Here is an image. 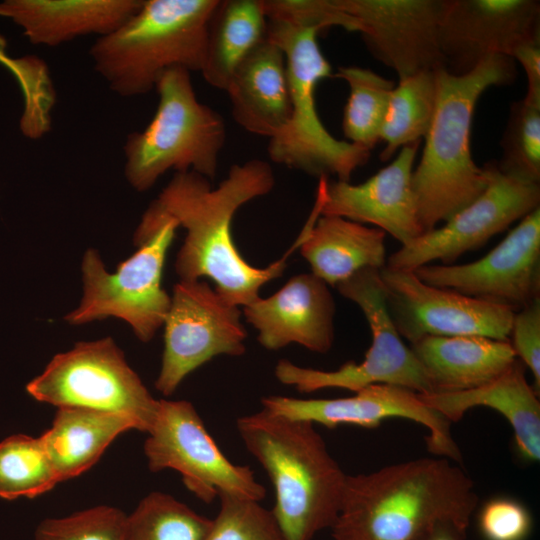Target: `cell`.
Segmentation results:
<instances>
[{
	"mask_svg": "<svg viewBox=\"0 0 540 540\" xmlns=\"http://www.w3.org/2000/svg\"><path fill=\"white\" fill-rule=\"evenodd\" d=\"M275 185L271 164L251 159L234 164L227 176L212 188L206 177L176 172L144 211L133 234L135 246L148 242L168 222L186 230L175 271L180 281L209 278L227 301L246 306L258 299L260 289L279 278L299 241L275 262L257 268L241 255L232 236L235 213L247 202L267 195Z\"/></svg>",
	"mask_w": 540,
	"mask_h": 540,
	"instance_id": "obj_1",
	"label": "cell"
},
{
	"mask_svg": "<svg viewBox=\"0 0 540 540\" xmlns=\"http://www.w3.org/2000/svg\"><path fill=\"white\" fill-rule=\"evenodd\" d=\"M474 483L450 459L420 458L347 475L334 540H421L436 524L467 531Z\"/></svg>",
	"mask_w": 540,
	"mask_h": 540,
	"instance_id": "obj_2",
	"label": "cell"
},
{
	"mask_svg": "<svg viewBox=\"0 0 540 540\" xmlns=\"http://www.w3.org/2000/svg\"><path fill=\"white\" fill-rule=\"evenodd\" d=\"M516 74L515 61L499 54L484 58L465 74H452L445 67L435 70V113L412 173L424 232L448 221L487 187L488 170L475 163L470 148L475 106L486 89L510 84Z\"/></svg>",
	"mask_w": 540,
	"mask_h": 540,
	"instance_id": "obj_3",
	"label": "cell"
},
{
	"mask_svg": "<svg viewBox=\"0 0 540 540\" xmlns=\"http://www.w3.org/2000/svg\"><path fill=\"white\" fill-rule=\"evenodd\" d=\"M236 427L275 491L274 517L287 540H312L335 523L347 475L313 423L261 411Z\"/></svg>",
	"mask_w": 540,
	"mask_h": 540,
	"instance_id": "obj_4",
	"label": "cell"
},
{
	"mask_svg": "<svg viewBox=\"0 0 540 540\" xmlns=\"http://www.w3.org/2000/svg\"><path fill=\"white\" fill-rule=\"evenodd\" d=\"M219 0H144L141 8L89 49L94 69L122 97L155 89L173 67L200 72L209 19Z\"/></svg>",
	"mask_w": 540,
	"mask_h": 540,
	"instance_id": "obj_5",
	"label": "cell"
},
{
	"mask_svg": "<svg viewBox=\"0 0 540 540\" xmlns=\"http://www.w3.org/2000/svg\"><path fill=\"white\" fill-rule=\"evenodd\" d=\"M190 73L183 67L162 73L152 120L127 136L124 175L138 192L151 189L171 169L194 171L210 181L216 177L226 125L216 110L198 100Z\"/></svg>",
	"mask_w": 540,
	"mask_h": 540,
	"instance_id": "obj_6",
	"label": "cell"
},
{
	"mask_svg": "<svg viewBox=\"0 0 540 540\" xmlns=\"http://www.w3.org/2000/svg\"><path fill=\"white\" fill-rule=\"evenodd\" d=\"M317 30L267 20V38L284 53L291 96L287 124L269 139L272 162L318 178L335 176L350 181L365 165L370 151L333 137L317 112L315 90L331 75V65L317 41Z\"/></svg>",
	"mask_w": 540,
	"mask_h": 540,
	"instance_id": "obj_7",
	"label": "cell"
},
{
	"mask_svg": "<svg viewBox=\"0 0 540 540\" xmlns=\"http://www.w3.org/2000/svg\"><path fill=\"white\" fill-rule=\"evenodd\" d=\"M336 288L360 308L369 324L372 342L364 359L360 363L349 361L334 371L300 367L282 359L274 370L278 381L302 393L325 388L355 393L375 384L399 386L419 394L432 393L426 372L392 322L380 270L363 269Z\"/></svg>",
	"mask_w": 540,
	"mask_h": 540,
	"instance_id": "obj_8",
	"label": "cell"
},
{
	"mask_svg": "<svg viewBox=\"0 0 540 540\" xmlns=\"http://www.w3.org/2000/svg\"><path fill=\"white\" fill-rule=\"evenodd\" d=\"M36 400L128 417L148 433L159 407L111 337L81 341L55 355L26 386Z\"/></svg>",
	"mask_w": 540,
	"mask_h": 540,
	"instance_id": "obj_9",
	"label": "cell"
},
{
	"mask_svg": "<svg viewBox=\"0 0 540 540\" xmlns=\"http://www.w3.org/2000/svg\"><path fill=\"white\" fill-rule=\"evenodd\" d=\"M177 229L176 223H166L113 273L106 270L96 249H87L81 262L82 297L65 321L78 326L118 318L131 327L140 341H151L170 308L171 296L162 288L161 280Z\"/></svg>",
	"mask_w": 540,
	"mask_h": 540,
	"instance_id": "obj_10",
	"label": "cell"
},
{
	"mask_svg": "<svg viewBox=\"0 0 540 540\" xmlns=\"http://www.w3.org/2000/svg\"><path fill=\"white\" fill-rule=\"evenodd\" d=\"M144 452L152 472L177 471L187 489L205 503L220 494L256 501L266 495L249 466L226 458L188 401L159 400Z\"/></svg>",
	"mask_w": 540,
	"mask_h": 540,
	"instance_id": "obj_11",
	"label": "cell"
},
{
	"mask_svg": "<svg viewBox=\"0 0 540 540\" xmlns=\"http://www.w3.org/2000/svg\"><path fill=\"white\" fill-rule=\"evenodd\" d=\"M242 310L207 282L179 281L164 321V349L156 389L173 394L191 372L219 355L246 351Z\"/></svg>",
	"mask_w": 540,
	"mask_h": 540,
	"instance_id": "obj_12",
	"label": "cell"
},
{
	"mask_svg": "<svg viewBox=\"0 0 540 540\" xmlns=\"http://www.w3.org/2000/svg\"><path fill=\"white\" fill-rule=\"evenodd\" d=\"M485 166L489 176L485 190L443 226L401 246L387 258L386 267L414 271L432 261L453 264L540 207L538 182L506 174L496 163Z\"/></svg>",
	"mask_w": 540,
	"mask_h": 540,
	"instance_id": "obj_13",
	"label": "cell"
},
{
	"mask_svg": "<svg viewBox=\"0 0 540 540\" xmlns=\"http://www.w3.org/2000/svg\"><path fill=\"white\" fill-rule=\"evenodd\" d=\"M380 278L399 335L411 344L426 336H483L509 341L515 311L420 280L413 271L384 267Z\"/></svg>",
	"mask_w": 540,
	"mask_h": 540,
	"instance_id": "obj_14",
	"label": "cell"
},
{
	"mask_svg": "<svg viewBox=\"0 0 540 540\" xmlns=\"http://www.w3.org/2000/svg\"><path fill=\"white\" fill-rule=\"evenodd\" d=\"M413 272L429 285L518 311L540 298V207L482 258L466 264H427Z\"/></svg>",
	"mask_w": 540,
	"mask_h": 540,
	"instance_id": "obj_15",
	"label": "cell"
},
{
	"mask_svg": "<svg viewBox=\"0 0 540 540\" xmlns=\"http://www.w3.org/2000/svg\"><path fill=\"white\" fill-rule=\"evenodd\" d=\"M262 409L293 420L318 423L327 428L353 425L375 428L388 418H405L426 427L428 450L436 456L462 462L450 424L443 415L428 406L419 393L388 385L375 384L353 396L334 399H298L271 395L261 399Z\"/></svg>",
	"mask_w": 540,
	"mask_h": 540,
	"instance_id": "obj_16",
	"label": "cell"
},
{
	"mask_svg": "<svg viewBox=\"0 0 540 540\" xmlns=\"http://www.w3.org/2000/svg\"><path fill=\"white\" fill-rule=\"evenodd\" d=\"M540 39L538 0H444L439 41L445 69L461 75L490 55L510 57Z\"/></svg>",
	"mask_w": 540,
	"mask_h": 540,
	"instance_id": "obj_17",
	"label": "cell"
},
{
	"mask_svg": "<svg viewBox=\"0 0 540 540\" xmlns=\"http://www.w3.org/2000/svg\"><path fill=\"white\" fill-rule=\"evenodd\" d=\"M444 0H336L360 25L369 52L399 80L445 67L439 41Z\"/></svg>",
	"mask_w": 540,
	"mask_h": 540,
	"instance_id": "obj_18",
	"label": "cell"
},
{
	"mask_svg": "<svg viewBox=\"0 0 540 540\" xmlns=\"http://www.w3.org/2000/svg\"><path fill=\"white\" fill-rule=\"evenodd\" d=\"M420 143L403 146L390 164L360 184L319 178L316 203L320 215L372 224L394 237L401 246L420 237L425 232L412 189L413 166Z\"/></svg>",
	"mask_w": 540,
	"mask_h": 540,
	"instance_id": "obj_19",
	"label": "cell"
},
{
	"mask_svg": "<svg viewBox=\"0 0 540 540\" xmlns=\"http://www.w3.org/2000/svg\"><path fill=\"white\" fill-rule=\"evenodd\" d=\"M335 311L329 286L314 274L303 273L291 277L273 295L244 306L242 313L267 350L296 343L326 353L334 341Z\"/></svg>",
	"mask_w": 540,
	"mask_h": 540,
	"instance_id": "obj_20",
	"label": "cell"
},
{
	"mask_svg": "<svg viewBox=\"0 0 540 540\" xmlns=\"http://www.w3.org/2000/svg\"><path fill=\"white\" fill-rule=\"evenodd\" d=\"M144 0H6L0 16L19 25L34 45L55 47L90 34L118 29Z\"/></svg>",
	"mask_w": 540,
	"mask_h": 540,
	"instance_id": "obj_21",
	"label": "cell"
},
{
	"mask_svg": "<svg viewBox=\"0 0 540 540\" xmlns=\"http://www.w3.org/2000/svg\"><path fill=\"white\" fill-rule=\"evenodd\" d=\"M234 121L249 133L271 139L287 124L291 96L281 48L266 38L240 63L224 90Z\"/></svg>",
	"mask_w": 540,
	"mask_h": 540,
	"instance_id": "obj_22",
	"label": "cell"
},
{
	"mask_svg": "<svg viewBox=\"0 0 540 540\" xmlns=\"http://www.w3.org/2000/svg\"><path fill=\"white\" fill-rule=\"evenodd\" d=\"M300 253L311 273L336 287L357 272L386 266V233L338 216L320 215L315 202L300 235Z\"/></svg>",
	"mask_w": 540,
	"mask_h": 540,
	"instance_id": "obj_23",
	"label": "cell"
},
{
	"mask_svg": "<svg viewBox=\"0 0 540 540\" xmlns=\"http://www.w3.org/2000/svg\"><path fill=\"white\" fill-rule=\"evenodd\" d=\"M448 421L460 420L471 408L484 406L502 414L510 423L519 455L529 462L540 459V403L526 379V367L516 358L491 382L466 391L419 394Z\"/></svg>",
	"mask_w": 540,
	"mask_h": 540,
	"instance_id": "obj_24",
	"label": "cell"
},
{
	"mask_svg": "<svg viewBox=\"0 0 540 540\" xmlns=\"http://www.w3.org/2000/svg\"><path fill=\"white\" fill-rule=\"evenodd\" d=\"M433 392L474 389L501 375L516 359L509 341L483 336H426L411 344Z\"/></svg>",
	"mask_w": 540,
	"mask_h": 540,
	"instance_id": "obj_25",
	"label": "cell"
},
{
	"mask_svg": "<svg viewBox=\"0 0 540 540\" xmlns=\"http://www.w3.org/2000/svg\"><path fill=\"white\" fill-rule=\"evenodd\" d=\"M136 429L128 417L75 407H60L41 439L60 481L88 470L121 433Z\"/></svg>",
	"mask_w": 540,
	"mask_h": 540,
	"instance_id": "obj_26",
	"label": "cell"
},
{
	"mask_svg": "<svg viewBox=\"0 0 540 540\" xmlns=\"http://www.w3.org/2000/svg\"><path fill=\"white\" fill-rule=\"evenodd\" d=\"M266 38L261 0H219L207 27L204 80L224 91L235 69Z\"/></svg>",
	"mask_w": 540,
	"mask_h": 540,
	"instance_id": "obj_27",
	"label": "cell"
},
{
	"mask_svg": "<svg viewBox=\"0 0 540 540\" xmlns=\"http://www.w3.org/2000/svg\"><path fill=\"white\" fill-rule=\"evenodd\" d=\"M437 99L435 70L422 71L399 80L388 103L380 141L382 161L389 160L405 145L422 141L431 126Z\"/></svg>",
	"mask_w": 540,
	"mask_h": 540,
	"instance_id": "obj_28",
	"label": "cell"
},
{
	"mask_svg": "<svg viewBox=\"0 0 540 540\" xmlns=\"http://www.w3.org/2000/svg\"><path fill=\"white\" fill-rule=\"evenodd\" d=\"M335 76L344 80L349 87L342 118L346 141L371 151L380 141L382 124L395 84L359 66H340Z\"/></svg>",
	"mask_w": 540,
	"mask_h": 540,
	"instance_id": "obj_29",
	"label": "cell"
},
{
	"mask_svg": "<svg viewBox=\"0 0 540 540\" xmlns=\"http://www.w3.org/2000/svg\"><path fill=\"white\" fill-rule=\"evenodd\" d=\"M58 482L41 437L15 435L0 442V497H36Z\"/></svg>",
	"mask_w": 540,
	"mask_h": 540,
	"instance_id": "obj_30",
	"label": "cell"
},
{
	"mask_svg": "<svg viewBox=\"0 0 540 540\" xmlns=\"http://www.w3.org/2000/svg\"><path fill=\"white\" fill-rule=\"evenodd\" d=\"M210 523L174 497L153 492L127 515L125 540H203Z\"/></svg>",
	"mask_w": 540,
	"mask_h": 540,
	"instance_id": "obj_31",
	"label": "cell"
},
{
	"mask_svg": "<svg viewBox=\"0 0 540 540\" xmlns=\"http://www.w3.org/2000/svg\"><path fill=\"white\" fill-rule=\"evenodd\" d=\"M500 145L502 172L540 183V104L512 103Z\"/></svg>",
	"mask_w": 540,
	"mask_h": 540,
	"instance_id": "obj_32",
	"label": "cell"
},
{
	"mask_svg": "<svg viewBox=\"0 0 540 540\" xmlns=\"http://www.w3.org/2000/svg\"><path fill=\"white\" fill-rule=\"evenodd\" d=\"M218 498L219 511L203 540H287L272 510L260 501L231 494Z\"/></svg>",
	"mask_w": 540,
	"mask_h": 540,
	"instance_id": "obj_33",
	"label": "cell"
},
{
	"mask_svg": "<svg viewBox=\"0 0 540 540\" xmlns=\"http://www.w3.org/2000/svg\"><path fill=\"white\" fill-rule=\"evenodd\" d=\"M127 515L110 506H97L63 518L43 520L35 540H125Z\"/></svg>",
	"mask_w": 540,
	"mask_h": 540,
	"instance_id": "obj_34",
	"label": "cell"
},
{
	"mask_svg": "<svg viewBox=\"0 0 540 540\" xmlns=\"http://www.w3.org/2000/svg\"><path fill=\"white\" fill-rule=\"evenodd\" d=\"M265 16L269 21L312 29L339 26L350 32H359L356 19L345 13L336 0H261Z\"/></svg>",
	"mask_w": 540,
	"mask_h": 540,
	"instance_id": "obj_35",
	"label": "cell"
},
{
	"mask_svg": "<svg viewBox=\"0 0 540 540\" xmlns=\"http://www.w3.org/2000/svg\"><path fill=\"white\" fill-rule=\"evenodd\" d=\"M478 525L486 540H525L532 527V518L522 503L499 497L482 506Z\"/></svg>",
	"mask_w": 540,
	"mask_h": 540,
	"instance_id": "obj_36",
	"label": "cell"
},
{
	"mask_svg": "<svg viewBox=\"0 0 540 540\" xmlns=\"http://www.w3.org/2000/svg\"><path fill=\"white\" fill-rule=\"evenodd\" d=\"M509 342L533 376V388L540 390V298L515 311Z\"/></svg>",
	"mask_w": 540,
	"mask_h": 540,
	"instance_id": "obj_37",
	"label": "cell"
},
{
	"mask_svg": "<svg viewBox=\"0 0 540 540\" xmlns=\"http://www.w3.org/2000/svg\"><path fill=\"white\" fill-rule=\"evenodd\" d=\"M524 69L527 78L525 100L540 104V39L518 46L510 56Z\"/></svg>",
	"mask_w": 540,
	"mask_h": 540,
	"instance_id": "obj_38",
	"label": "cell"
},
{
	"mask_svg": "<svg viewBox=\"0 0 540 540\" xmlns=\"http://www.w3.org/2000/svg\"><path fill=\"white\" fill-rule=\"evenodd\" d=\"M466 533L448 522L436 524L421 540H464Z\"/></svg>",
	"mask_w": 540,
	"mask_h": 540,
	"instance_id": "obj_39",
	"label": "cell"
},
{
	"mask_svg": "<svg viewBox=\"0 0 540 540\" xmlns=\"http://www.w3.org/2000/svg\"><path fill=\"white\" fill-rule=\"evenodd\" d=\"M4 48H5V40L0 36V59H5Z\"/></svg>",
	"mask_w": 540,
	"mask_h": 540,
	"instance_id": "obj_40",
	"label": "cell"
}]
</instances>
